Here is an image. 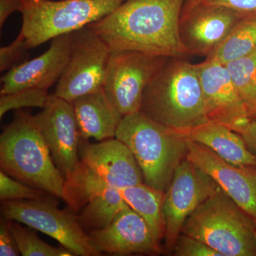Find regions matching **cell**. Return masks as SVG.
<instances>
[{"label": "cell", "instance_id": "6da1fadb", "mask_svg": "<svg viewBox=\"0 0 256 256\" xmlns=\"http://www.w3.org/2000/svg\"><path fill=\"white\" fill-rule=\"evenodd\" d=\"M185 0H126L88 25L111 52L134 50L166 58L190 55L180 34Z\"/></svg>", "mask_w": 256, "mask_h": 256}, {"label": "cell", "instance_id": "7a4b0ae2", "mask_svg": "<svg viewBox=\"0 0 256 256\" xmlns=\"http://www.w3.org/2000/svg\"><path fill=\"white\" fill-rule=\"evenodd\" d=\"M139 112L172 129L207 122L196 64L168 58L146 87Z\"/></svg>", "mask_w": 256, "mask_h": 256}, {"label": "cell", "instance_id": "3957f363", "mask_svg": "<svg viewBox=\"0 0 256 256\" xmlns=\"http://www.w3.org/2000/svg\"><path fill=\"white\" fill-rule=\"evenodd\" d=\"M0 166L18 181L63 198L65 178L52 159L34 116L15 112L0 136Z\"/></svg>", "mask_w": 256, "mask_h": 256}, {"label": "cell", "instance_id": "277c9868", "mask_svg": "<svg viewBox=\"0 0 256 256\" xmlns=\"http://www.w3.org/2000/svg\"><path fill=\"white\" fill-rule=\"evenodd\" d=\"M116 138L130 149L148 186L166 192L188 154V142L172 129L140 112L124 116Z\"/></svg>", "mask_w": 256, "mask_h": 256}, {"label": "cell", "instance_id": "5b68a950", "mask_svg": "<svg viewBox=\"0 0 256 256\" xmlns=\"http://www.w3.org/2000/svg\"><path fill=\"white\" fill-rule=\"evenodd\" d=\"M181 234L201 240L222 256H256L254 218L222 190L197 207Z\"/></svg>", "mask_w": 256, "mask_h": 256}, {"label": "cell", "instance_id": "8992f818", "mask_svg": "<svg viewBox=\"0 0 256 256\" xmlns=\"http://www.w3.org/2000/svg\"><path fill=\"white\" fill-rule=\"evenodd\" d=\"M126 0H22L26 48L73 33L110 14Z\"/></svg>", "mask_w": 256, "mask_h": 256}, {"label": "cell", "instance_id": "52a82bcc", "mask_svg": "<svg viewBox=\"0 0 256 256\" xmlns=\"http://www.w3.org/2000/svg\"><path fill=\"white\" fill-rule=\"evenodd\" d=\"M3 218L25 224L54 238L74 256L100 255L92 248L88 234L69 208L60 210L53 197L40 200L2 201Z\"/></svg>", "mask_w": 256, "mask_h": 256}, {"label": "cell", "instance_id": "ba28073f", "mask_svg": "<svg viewBox=\"0 0 256 256\" xmlns=\"http://www.w3.org/2000/svg\"><path fill=\"white\" fill-rule=\"evenodd\" d=\"M168 58L134 52H111L104 88L122 117L139 112L143 94Z\"/></svg>", "mask_w": 256, "mask_h": 256}, {"label": "cell", "instance_id": "9c48e42d", "mask_svg": "<svg viewBox=\"0 0 256 256\" xmlns=\"http://www.w3.org/2000/svg\"><path fill=\"white\" fill-rule=\"evenodd\" d=\"M72 36L70 58L54 94L70 102L102 88L111 53L106 42L88 26Z\"/></svg>", "mask_w": 256, "mask_h": 256}, {"label": "cell", "instance_id": "30bf717a", "mask_svg": "<svg viewBox=\"0 0 256 256\" xmlns=\"http://www.w3.org/2000/svg\"><path fill=\"white\" fill-rule=\"evenodd\" d=\"M220 190V186L210 175L186 158L178 165L164 192L163 203V240L168 252H172L185 220L197 207Z\"/></svg>", "mask_w": 256, "mask_h": 256}, {"label": "cell", "instance_id": "8fae6325", "mask_svg": "<svg viewBox=\"0 0 256 256\" xmlns=\"http://www.w3.org/2000/svg\"><path fill=\"white\" fill-rule=\"evenodd\" d=\"M34 118L56 166L66 178L80 162L78 148L82 138L73 104L52 94Z\"/></svg>", "mask_w": 256, "mask_h": 256}, {"label": "cell", "instance_id": "7c38bea8", "mask_svg": "<svg viewBox=\"0 0 256 256\" xmlns=\"http://www.w3.org/2000/svg\"><path fill=\"white\" fill-rule=\"evenodd\" d=\"M196 68L207 120L240 134L250 119L226 66L206 58Z\"/></svg>", "mask_w": 256, "mask_h": 256}, {"label": "cell", "instance_id": "4fadbf2b", "mask_svg": "<svg viewBox=\"0 0 256 256\" xmlns=\"http://www.w3.org/2000/svg\"><path fill=\"white\" fill-rule=\"evenodd\" d=\"M186 159L210 175L229 197L256 218V166H236L206 146L186 140Z\"/></svg>", "mask_w": 256, "mask_h": 256}, {"label": "cell", "instance_id": "5bb4252c", "mask_svg": "<svg viewBox=\"0 0 256 256\" xmlns=\"http://www.w3.org/2000/svg\"><path fill=\"white\" fill-rule=\"evenodd\" d=\"M88 236L92 248L100 254L158 255L162 252L160 242L148 224L130 206L105 228L92 230Z\"/></svg>", "mask_w": 256, "mask_h": 256}, {"label": "cell", "instance_id": "9a60e30c", "mask_svg": "<svg viewBox=\"0 0 256 256\" xmlns=\"http://www.w3.org/2000/svg\"><path fill=\"white\" fill-rule=\"evenodd\" d=\"M72 34L56 37L43 54L8 70L2 76L0 94L28 88L47 89L58 82L70 58Z\"/></svg>", "mask_w": 256, "mask_h": 256}, {"label": "cell", "instance_id": "2e32d148", "mask_svg": "<svg viewBox=\"0 0 256 256\" xmlns=\"http://www.w3.org/2000/svg\"><path fill=\"white\" fill-rule=\"evenodd\" d=\"M80 161L111 188H120L144 183L142 170L129 148L117 138L80 146Z\"/></svg>", "mask_w": 256, "mask_h": 256}, {"label": "cell", "instance_id": "e0dca14e", "mask_svg": "<svg viewBox=\"0 0 256 256\" xmlns=\"http://www.w3.org/2000/svg\"><path fill=\"white\" fill-rule=\"evenodd\" d=\"M242 18L238 13L227 8L200 4L181 20L182 40L190 55L208 56Z\"/></svg>", "mask_w": 256, "mask_h": 256}, {"label": "cell", "instance_id": "ac0fdd59", "mask_svg": "<svg viewBox=\"0 0 256 256\" xmlns=\"http://www.w3.org/2000/svg\"><path fill=\"white\" fill-rule=\"evenodd\" d=\"M172 130L186 140L206 146L230 164L256 166V156L249 150L242 136L224 124L207 121L194 127Z\"/></svg>", "mask_w": 256, "mask_h": 256}, {"label": "cell", "instance_id": "d6986e66", "mask_svg": "<svg viewBox=\"0 0 256 256\" xmlns=\"http://www.w3.org/2000/svg\"><path fill=\"white\" fill-rule=\"evenodd\" d=\"M82 140L102 141L116 138L122 116L108 98L104 88L72 102Z\"/></svg>", "mask_w": 256, "mask_h": 256}, {"label": "cell", "instance_id": "ffe728a7", "mask_svg": "<svg viewBox=\"0 0 256 256\" xmlns=\"http://www.w3.org/2000/svg\"><path fill=\"white\" fill-rule=\"evenodd\" d=\"M126 203L144 220L154 238L160 242L164 239L163 217L164 192L141 183L118 190Z\"/></svg>", "mask_w": 256, "mask_h": 256}, {"label": "cell", "instance_id": "44dd1931", "mask_svg": "<svg viewBox=\"0 0 256 256\" xmlns=\"http://www.w3.org/2000/svg\"><path fill=\"white\" fill-rule=\"evenodd\" d=\"M129 206L118 188H109L92 197L77 214V218L82 228L90 232L105 228Z\"/></svg>", "mask_w": 256, "mask_h": 256}, {"label": "cell", "instance_id": "7402d4cb", "mask_svg": "<svg viewBox=\"0 0 256 256\" xmlns=\"http://www.w3.org/2000/svg\"><path fill=\"white\" fill-rule=\"evenodd\" d=\"M109 188L111 186L102 178L80 161L73 172L65 178L62 198L76 214L92 197Z\"/></svg>", "mask_w": 256, "mask_h": 256}, {"label": "cell", "instance_id": "603a6c76", "mask_svg": "<svg viewBox=\"0 0 256 256\" xmlns=\"http://www.w3.org/2000/svg\"><path fill=\"white\" fill-rule=\"evenodd\" d=\"M256 52V16L242 18L207 60L224 65Z\"/></svg>", "mask_w": 256, "mask_h": 256}, {"label": "cell", "instance_id": "cb8c5ba5", "mask_svg": "<svg viewBox=\"0 0 256 256\" xmlns=\"http://www.w3.org/2000/svg\"><path fill=\"white\" fill-rule=\"evenodd\" d=\"M230 77L250 120L256 119V52L227 64Z\"/></svg>", "mask_w": 256, "mask_h": 256}, {"label": "cell", "instance_id": "d4e9b609", "mask_svg": "<svg viewBox=\"0 0 256 256\" xmlns=\"http://www.w3.org/2000/svg\"><path fill=\"white\" fill-rule=\"evenodd\" d=\"M9 220L10 230L14 236L20 254L23 256H74L65 248L48 245L37 236L32 229L23 227L14 220Z\"/></svg>", "mask_w": 256, "mask_h": 256}, {"label": "cell", "instance_id": "484cf974", "mask_svg": "<svg viewBox=\"0 0 256 256\" xmlns=\"http://www.w3.org/2000/svg\"><path fill=\"white\" fill-rule=\"evenodd\" d=\"M47 89L28 88L0 96V118L10 110L23 108L35 107L43 109L50 100Z\"/></svg>", "mask_w": 256, "mask_h": 256}, {"label": "cell", "instance_id": "4316f807", "mask_svg": "<svg viewBox=\"0 0 256 256\" xmlns=\"http://www.w3.org/2000/svg\"><path fill=\"white\" fill-rule=\"evenodd\" d=\"M48 194L25 184L0 172V200H40L48 198Z\"/></svg>", "mask_w": 256, "mask_h": 256}, {"label": "cell", "instance_id": "83f0119b", "mask_svg": "<svg viewBox=\"0 0 256 256\" xmlns=\"http://www.w3.org/2000/svg\"><path fill=\"white\" fill-rule=\"evenodd\" d=\"M28 50L24 36L20 31L18 37L10 45L0 48V72L9 70L28 60Z\"/></svg>", "mask_w": 256, "mask_h": 256}, {"label": "cell", "instance_id": "f1b7e54d", "mask_svg": "<svg viewBox=\"0 0 256 256\" xmlns=\"http://www.w3.org/2000/svg\"><path fill=\"white\" fill-rule=\"evenodd\" d=\"M175 256H222L198 239L180 234L172 250Z\"/></svg>", "mask_w": 256, "mask_h": 256}, {"label": "cell", "instance_id": "f546056e", "mask_svg": "<svg viewBox=\"0 0 256 256\" xmlns=\"http://www.w3.org/2000/svg\"><path fill=\"white\" fill-rule=\"evenodd\" d=\"M201 4L227 8L244 18L256 16V0H204Z\"/></svg>", "mask_w": 256, "mask_h": 256}, {"label": "cell", "instance_id": "4dcf8cb0", "mask_svg": "<svg viewBox=\"0 0 256 256\" xmlns=\"http://www.w3.org/2000/svg\"><path fill=\"white\" fill-rule=\"evenodd\" d=\"M18 245L11 230L9 220H1L0 224V256H18L20 255Z\"/></svg>", "mask_w": 256, "mask_h": 256}, {"label": "cell", "instance_id": "1f68e13d", "mask_svg": "<svg viewBox=\"0 0 256 256\" xmlns=\"http://www.w3.org/2000/svg\"><path fill=\"white\" fill-rule=\"evenodd\" d=\"M240 134L249 150L256 156V119L249 121Z\"/></svg>", "mask_w": 256, "mask_h": 256}, {"label": "cell", "instance_id": "d6a6232c", "mask_svg": "<svg viewBox=\"0 0 256 256\" xmlns=\"http://www.w3.org/2000/svg\"><path fill=\"white\" fill-rule=\"evenodd\" d=\"M22 0H0V28L14 12H20Z\"/></svg>", "mask_w": 256, "mask_h": 256}, {"label": "cell", "instance_id": "836d02e7", "mask_svg": "<svg viewBox=\"0 0 256 256\" xmlns=\"http://www.w3.org/2000/svg\"><path fill=\"white\" fill-rule=\"evenodd\" d=\"M204 0H185L182 12L181 20L188 16L194 10L202 4Z\"/></svg>", "mask_w": 256, "mask_h": 256}, {"label": "cell", "instance_id": "e575fe53", "mask_svg": "<svg viewBox=\"0 0 256 256\" xmlns=\"http://www.w3.org/2000/svg\"><path fill=\"white\" fill-rule=\"evenodd\" d=\"M254 234H255V238H256V218H254Z\"/></svg>", "mask_w": 256, "mask_h": 256}]
</instances>
